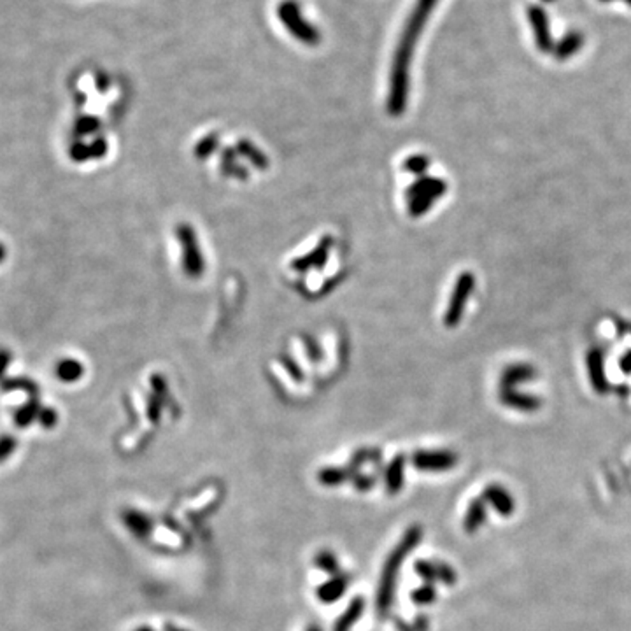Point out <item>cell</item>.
Masks as SVG:
<instances>
[{
  "mask_svg": "<svg viewBox=\"0 0 631 631\" xmlns=\"http://www.w3.org/2000/svg\"><path fill=\"white\" fill-rule=\"evenodd\" d=\"M437 4H439V0H416L412 11L407 18L405 28L400 35L398 46L393 55L392 76H389L388 112L392 116H400L405 111L407 100H409L410 63H412L414 48Z\"/></svg>",
  "mask_w": 631,
  "mask_h": 631,
  "instance_id": "cell-1",
  "label": "cell"
},
{
  "mask_svg": "<svg viewBox=\"0 0 631 631\" xmlns=\"http://www.w3.org/2000/svg\"><path fill=\"white\" fill-rule=\"evenodd\" d=\"M423 539V532L417 526H412L405 532V535L402 537L396 547L393 549V553L389 554L386 563L382 566V573H380L379 580V589H377V612L386 614L392 607L393 598H395V587L396 579H398V572L402 569V563L407 556L414 550V547L417 546V542Z\"/></svg>",
  "mask_w": 631,
  "mask_h": 631,
  "instance_id": "cell-2",
  "label": "cell"
},
{
  "mask_svg": "<svg viewBox=\"0 0 631 631\" xmlns=\"http://www.w3.org/2000/svg\"><path fill=\"white\" fill-rule=\"evenodd\" d=\"M277 18L283 22L293 37L298 39L305 46H318L321 41V35L316 30L312 23L307 22L302 15V9L296 0H283L277 6Z\"/></svg>",
  "mask_w": 631,
  "mask_h": 631,
  "instance_id": "cell-3",
  "label": "cell"
},
{
  "mask_svg": "<svg viewBox=\"0 0 631 631\" xmlns=\"http://www.w3.org/2000/svg\"><path fill=\"white\" fill-rule=\"evenodd\" d=\"M473 286H476V277H473L472 272H463L458 277L449 303H447L446 316H444V325L447 328H454V326H458V323L462 321L463 314H465V307L473 292Z\"/></svg>",
  "mask_w": 631,
  "mask_h": 631,
  "instance_id": "cell-4",
  "label": "cell"
},
{
  "mask_svg": "<svg viewBox=\"0 0 631 631\" xmlns=\"http://www.w3.org/2000/svg\"><path fill=\"white\" fill-rule=\"evenodd\" d=\"M458 463V456L451 451H417L412 454V465L423 472H446Z\"/></svg>",
  "mask_w": 631,
  "mask_h": 631,
  "instance_id": "cell-5",
  "label": "cell"
},
{
  "mask_svg": "<svg viewBox=\"0 0 631 631\" xmlns=\"http://www.w3.org/2000/svg\"><path fill=\"white\" fill-rule=\"evenodd\" d=\"M528 22H530V25H532L533 35H535L537 48H539L542 53L554 51V46L556 44H554V41H553V33H550V25H549V18H547V12L544 11L540 6H530Z\"/></svg>",
  "mask_w": 631,
  "mask_h": 631,
  "instance_id": "cell-6",
  "label": "cell"
},
{
  "mask_svg": "<svg viewBox=\"0 0 631 631\" xmlns=\"http://www.w3.org/2000/svg\"><path fill=\"white\" fill-rule=\"evenodd\" d=\"M179 240H181L183 248H185V269L190 276H200L203 270V260L202 255H200L199 244H196L195 235H193L192 228L190 226H181L178 230Z\"/></svg>",
  "mask_w": 631,
  "mask_h": 631,
  "instance_id": "cell-7",
  "label": "cell"
},
{
  "mask_svg": "<svg viewBox=\"0 0 631 631\" xmlns=\"http://www.w3.org/2000/svg\"><path fill=\"white\" fill-rule=\"evenodd\" d=\"M586 363H587V372H589L591 386L594 388V392L600 393V395H603V393L609 392V380H607V376H605V362H603V353L598 349V347H593V349L587 353Z\"/></svg>",
  "mask_w": 631,
  "mask_h": 631,
  "instance_id": "cell-8",
  "label": "cell"
},
{
  "mask_svg": "<svg viewBox=\"0 0 631 631\" xmlns=\"http://www.w3.org/2000/svg\"><path fill=\"white\" fill-rule=\"evenodd\" d=\"M416 572L419 573L426 582H439L444 584H454L456 582V572H454L453 566L446 565V563H433V561L428 560H421L416 563Z\"/></svg>",
  "mask_w": 631,
  "mask_h": 631,
  "instance_id": "cell-9",
  "label": "cell"
},
{
  "mask_svg": "<svg viewBox=\"0 0 631 631\" xmlns=\"http://www.w3.org/2000/svg\"><path fill=\"white\" fill-rule=\"evenodd\" d=\"M500 400H502L503 405L510 407V409L521 410V412H533V410H539L542 402L540 398L533 395H526V393L516 392L514 388H507V389H500Z\"/></svg>",
  "mask_w": 631,
  "mask_h": 631,
  "instance_id": "cell-10",
  "label": "cell"
},
{
  "mask_svg": "<svg viewBox=\"0 0 631 631\" xmlns=\"http://www.w3.org/2000/svg\"><path fill=\"white\" fill-rule=\"evenodd\" d=\"M484 502L489 503L493 509L502 516H510L516 509L514 498L510 496V493L507 489H503L502 486H487L484 489Z\"/></svg>",
  "mask_w": 631,
  "mask_h": 631,
  "instance_id": "cell-11",
  "label": "cell"
},
{
  "mask_svg": "<svg viewBox=\"0 0 631 631\" xmlns=\"http://www.w3.org/2000/svg\"><path fill=\"white\" fill-rule=\"evenodd\" d=\"M446 192H447V185H446V181H442L439 186H435V188L428 190V192H425V193H419V195H416L414 199H410V205H409L410 216H412V218H419V216L426 214L430 207H432L433 203H435L437 200H439Z\"/></svg>",
  "mask_w": 631,
  "mask_h": 631,
  "instance_id": "cell-12",
  "label": "cell"
},
{
  "mask_svg": "<svg viewBox=\"0 0 631 631\" xmlns=\"http://www.w3.org/2000/svg\"><path fill=\"white\" fill-rule=\"evenodd\" d=\"M537 376V370L533 369L528 363H514V365L507 367L502 372V379H500V389L514 388L517 384L528 382L533 377Z\"/></svg>",
  "mask_w": 631,
  "mask_h": 631,
  "instance_id": "cell-13",
  "label": "cell"
},
{
  "mask_svg": "<svg viewBox=\"0 0 631 631\" xmlns=\"http://www.w3.org/2000/svg\"><path fill=\"white\" fill-rule=\"evenodd\" d=\"M346 589H347V577L333 575L332 579L326 580L325 584H321V586L318 587V591H316V596H318V600L321 603L330 605V603H333V602H337V600L342 598L344 593H346Z\"/></svg>",
  "mask_w": 631,
  "mask_h": 631,
  "instance_id": "cell-14",
  "label": "cell"
},
{
  "mask_svg": "<svg viewBox=\"0 0 631 631\" xmlns=\"http://www.w3.org/2000/svg\"><path fill=\"white\" fill-rule=\"evenodd\" d=\"M123 521L137 539H146L151 535L153 523L146 514L139 512V510H126L123 512Z\"/></svg>",
  "mask_w": 631,
  "mask_h": 631,
  "instance_id": "cell-15",
  "label": "cell"
},
{
  "mask_svg": "<svg viewBox=\"0 0 631 631\" xmlns=\"http://www.w3.org/2000/svg\"><path fill=\"white\" fill-rule=\"evenodd\" d=\"M403 473H405V458L402 454H398L389 463L388 469H386V476H384V482H386V489H388L389 495H396L402 489Z\"/></svg>",
  "mask_w": 631,
  "mask_h": 631,
  "instance_id": "cell-16",
  "label": "cell"
},
{
  "mask_svg": "<svg viewBox=\"0 0 631 631\" xmlns=\"http://www.w3.org/2000/svg\"><path fill=\"white\" fill-rule=\"evenodd\" d=\"M582 46H584L582 33L569 32L560 42H556V46H554V55H556L557 60H569L570 56L579 53Z\"/></svg>",
  "mask_w": 631,
  "mask_h": 631,
  "instance_id": "cell-17",
  "label": "cell"
},
{
  "mask_svg": "<svg viewBox=\"0 0 631 631\" xmlns=\"http://www.w3.org/2000/svg\"><path fill=\"white\" fill-rule=\"evenodd\" d=\"M363 610H365V602H363V598L356 596V598L351 602V605L346 609V612H344L342 616H340V619L335 623L333 631H351V628L355 626L360 621Z\"/></svg>",
  "mask_w": 631,
  "mask_h": 631,
  "instance_id": "cell-18",
  "label": "cell"
},
{
  "mask_svg": "<svg viewBox=\"0 0 631 631\" xmlns=\"http://www.w3.org/2000/svg\"><path fill=\"white\" fill-rule=\"evenodd\" d=\"M484 521H486V505H484V502H480V500H473V502L470 503L469 510H466L463 526H465L466 532L472 533L482 526Z\"/></svg>",
  "mask_w": 631,
  "mask_h": 631,
  "instance_id": "cell-19",
  "label": "cell"
},
{
  "mask_svg": "<svg viewBox=\"0 0 631 631\" xmlns=\"http://www.w3.org/2000/svg\"><path fill=\"white\" fill-rule=\"evenodd\" d=\"M349 479V472L344 469H337V466H328V469H323L318 472V480L323 484V486H340L346 480Z\"/></svg>",
  "mask_w": 631,
  "mask_h": 631,
  "instance_id": "cell-20",
  "label": "cell"
},
{
  "mask_svg": "<svg viewBox=\"0 0 631 631\" xmlns=\"http://www.w3.org/2000/svg\"><path fill=\"white\" fill-rule=\"evenodd\" d=\"M314 563H316V566H318L321 572L330 573V575H337V573H339V560H337L335 554L330 553V550H321V553L316 554Z\"/></svg>",
  "mask_w": 631,
  "mask_h": 631,
  "instance_id": "cell-21",
  "label": "cell"
},
{
  "mask_svg": "<svg viewBox=\"0 0 631 631\" xmlns=\"http://www.w3.org/2000/svg\"><path fill=\"white\" fill-rule=\"evenodd\" d=\"M440 183H442V179L426 178V176H423V178L417 179V181L414 183L409 190H407V196H409V199H414V196L419 195V193H425V192H428V190L439 186Z\"/></svg>",
  "mask_w": 631,
  "mask_h": 631,
  "instance_id": "cell-22",
  "label": "cell"
},
{
  "mask_svg": "<svg viewBox=\"0 0 631 631\" xmlns=\"http://www.w3.org/2000/svg\"><path fill=\"white\" fill-rule=\"evenodd\" d=\"M428 165H430L428 158L423 155L410 156V158H407L405 163H403L405 170H409V172H412V174H417V176H421V178H423V174L426 172Z\"/></svg>",
  "mask_w": 631,
  "mask_h": 631,
  "instance_id": "cell-23",
  "label": "cell"
},
{
  "mask_svg": "<svg viewBox=\"0 0 631 631\" xmlns=\"http://www.w3.org/2000/svg\"><path fill=\"white\" fill-rule=\"evenodd\" d=\"M435 598L437 591L433 589V586H430V584H426V586L423 587H417L412 593V602L416 603V605H428V603H432Z\"/></svg>",
  "mask_w": 631,
  "mask_h": 631,
  "instance_id": "cell-24",
  "label": "cell"
},
{
  "mask_svg": "<svg viewBox=\"0 0 631 631\" xmlns=\"http://www.w3.org/2000/svg\"><path fill=\"white\" fill-rule=\"evenodd\" d=\"M60 376H62L63 380H76L79 376H81L83 369L79 363L76 362H65L62 367H60Z\"/></svg>",
  "mask_w": 631,
  "mask_h": 631,
  "instance_id": "cell-25",
  "label": "cell"
},
{
  "mask_svg": "<svg viewBox=\"0 0 631 631\" xmlns=\"http://www.w3.org/2000/svg\"><path fill=\"white\" fill-rule=\"evenodd\" d=\"M355 486L358 487L360 491H367V489H370V487L373 486V479L372 477H369V476H360V477H356L355 479Z\"/></svg>",
  "mask_w": 631,
  "mask_h": 631,
  "instance_id": "cell-26",
  "label": "cell"
},
{
  "mask_svg": "<svg viewBox=\"0 0 631 631\" xmlns=\"http://www.w3.org/2000/svg\"><path fill=\"white\" fill-rule=\"evenodd\" d=\"M621 370L624 373H631V351H628L626 355L621 358Z\"/></svg>",
  "mask_w": 631,
  "mask_h": 631,
  "instance_id": "cell-27",
  "label": "cell"
},
{
  "mask_svg": "<svg viewBox=\"0 0 631 631\" xmlns=\"http://www.w3.org/2000/svg\"><path fill=\"white\" fill-rule=\"evenodd\" d=\"M165 631H186V630H181V628H178V626H172V624H167Z\"/></svg>",
  "mask_w": 631,
  "mask_h": 631,
  "instance_id": "cell-28",
  "label": "cell"
},
{
  "mask_svg": "<svg viewBox=\"0 0 631 631\" xmlns=\"http://www.w3.org/2000/svg\"><path fill=\"white\" fill-rule=\"evenodd\" d=\"M307 631H321V628H319V626H316V624H312V626H309V628H307Z\"/></svg>",
  "mask_w": 631,
  "mask_h": 631,
  "instance_id": "cell-29",
  "label": "cell"
},
{
  "mask_svg": "<svg viewBox=\"0 0 631 631\" xmlns=\"http://www.w3.org/2000/svg\"><path fill=\"white\" fill-rule=\"evenodd\" d=\"M135 631H153V630L149 626H142V628H137Z\"/></svg>",
  "mask_w": 631,
  "mask_h": 631,
  "instance_id": "cell-30",
  "label": "cell"
},
{
  "mask_svg": "<svg viewBox=\"0 0 631 631\" xmlns=\"http://www.w3.org/2000/svg\"><path fill=\"white\" fill-rule=\"evenodd\" d=\"M624 2H626L628 6H631V0H624Z\"/></svg>",
  "mask_w": 631,
  "mask_h": 631,
  "instance_id": "cell-31",
  "label": "cell"
},
{
  "mask_svg": "<svg viewBox=\"0 0 631 631\" xmlns=\"http://www.w3.org/2000/svg\"><path fill=\"white\" fill-rule=\"evenodd\" d=\"M602 2H612V0H602Z\"/></svg>",
  "mask_w": 631,
  "mask_h": 631,
  "instance_id": "cell-32",
  "label": "cell"
},
{
  "mask_svg": "<svg viewBox=\"0 0 631 631\" xmlns=\"http://www.w3.org/2000/svg\"><path fill=\"white\" fill-rule=\"evenodd\" d=\"M544 2H553V0H544Z\"/></svg>",
  "mask_w": 631,
  "mask_h": 631,
  "instance_id": "cell-33",
  "label": "cell"
}]
</instances>
